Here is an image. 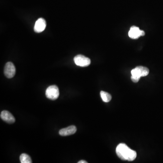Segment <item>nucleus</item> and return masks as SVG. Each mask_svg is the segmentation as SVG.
Wrapping results in <instances>:
<instances>
[{
    "label": "nucleus",
    "instance_id": "1",
    "mask_svg": "<svg viewBox=\"0 0 163 163\" xmlns=\"http://www.w3.org/2000/svg\"><path fill=\"white\" fill-rule=\"evenodd\" d=\"M116 153L119 158L123 160L132 161L137 158V152L130 149L125 144H119L116 148Z\"/></svg>",
    "mask_w": 163,
    "mask_h": 163
},
{
    "label": "nucleus",
    "instance_id": "2",
    "mask_svg": "<svg viewBox=\"0 0 163 163\" xmlns=\"http://www.w3.org/2000/svg\"><path fill=\"white\" fill-rule=\"evenodd\" d=\"M47 98L51 100L57 99L59 95V89L56 85H51L47 88L46 92Z\"/></svg>",
    "mask_w": 163,
    "mask_h": 163
},
{
    "label": "nucleus",
    "instance_id": "3",
    "mask_svg": "<svg viewBox=\"0 0 163 163\" xmlns=\"http://www.w3.org/2000/svg\"><path fill=\"white\" fill-rule=\"evenodd\" d=\"M149 70L147 68L143 66H138L133 69L131 71L132 76L140 78L141 77L147 76Z\"/></svg>",
    "mask_w": 163,
    "mask_h": 163
},
{
    "label": "nucleus",
    "instance_id": "4",
    "mask_svg": "<svg viewBox=\"0 0 163 163\" xmlns=\"http://www.w3.org/2000/svg\"><path fill=\"white\" fill-rule=\"evenodd\" d=\"M74 61L76 65L82 67L88 66L91 63L90 58L81 54L76 56L74 58Z\"/></svg>",
    "mask_w": 163,
    "mask_h": 163
},
{
    "label": "nucleus",
    "instance_id": "5",
    "mask_svg": "<svg viewBox=\"0 0 163 163\" xmlns=\"http://www.w3.org/2000/svg\"><path fill=\"white\" fill-rule=\"evenodd\" d=\"M16 69L14 64L11 62H7L4 68V74L8 78H12L16 74Z\"/></svg>",
    "mask_w": 163,
    "mask_h": 163
},
{
    "label": "nucleus",
    "instance_id": "6",
    "mask_svg": "<svg viewBox=\"0 0 163 163\" xmlns=\"http://www.w3.org/2000/svg\"><path fill=\"white\" fill-rule=\"evenodd\" d=\"M144 31L140 30L138 27L135 26L131 27L128 33L129 36L133 39H138L140 37L144 36Z\"/></svg>",
    "mask_w": 163,
    "mask_h": 163
},
{
    "label": "nucleus",
    "instance_id": "7",
    "mask_svg": "<svg viewBox=\"0 0 163 163\" xmlns=\"http://www.w3.org/2000/svg\"><path fill=\"white\" fill-rule=\"evenodd\" d=\"M46 23L45 19L40 18L38 19L34 26V31L36 33H41L45 30Z\"/></svg>",
    "mask_w": 163,
    "mask_h": 163
},
{
    "label": "nucleus",
    "instance_id": "8",
    "mask_svg": "<svg viewBox=\"0 0 163 163\" xmlns=\"http://www.w3.org/2000/svg\"><path fill=\"white\" fill-rule=\"evenodd\" d=\"M1 118L5 122L9 124L15 122V119L14 116L7 111H3L1 113Z\"/></svg>",
    "mask_w": 163,
    "mask_h": 163
},
{
    "label": "nucleus",
    "instance_id": "9",
    "mask_svg": "<svg viewBox=\"0 0 163 163\" xmlns=\"http://www.w3.org/2000/svg\"><path fill=\"white\" fill-rule=\"evenodd\" d=\"M77 131V128L75 126H71L62 129L59 131V134L61 136H68L74 134Z\"/></svg>",
    "mask_w": 163,
    "mask_h": 163
},
{
    "label": "nucleus",
    "instance_id": "10",
    "mask_svg": "<svg viewBox=\"0 0 163 163\" xmlns=\"http://www.w3.org/2000/svg\"><path fill=\"white\" fill-rule=\"evenodd\" d=\"M101 98L103 102H108L112 99V96L109 93L104 91H101L100 93Z\"/></svg>",
    "mask_w": 163,
    "mask_h": 163
},
{
    "label": "nucleus",
    "instance_id": "11",
    "mask_svg": "<svg viewBox=\"0 0 163 163\" xmlns=\"http://www.w3.org/2000/svg\"><path fill=\"white\" fill-rule=\"evenodd\" d=\"M20 160L21 163H31V157L26 154H22L20 157Z\"/></svg>",
    "mask_w": 163,
    "mask_h": 163
},
{
    "label": "nucleus",
    "instance_id": "12",
    "mask_svg": "<svg viewBox=\"0 0 163 163\" xmlns=\"http://www.w3.org/2000/svg\"><path fill=\"white\" fill-rule=\"evenodd\" d=\"M131 79H132V81L134 83H137L138 82V81H139L140 78H138L132 76V77H131Z\"/></svg>",
    "mask_w": 163,
    "mask_h": 163
},
{
    "label": "nucleus",
    "instance_id": "13",
    "mask_svg": "<svg viewBox=\"0 0 163 163\" xmlns=\"http://www.w3.org/2000/svg\"><path fill=\"white\" fill-rule=\"evenodd\" d=\"M78 163H87L88 162L87 161H85V160H80L79 162H78Z\"/></svg>",
    "mask_w": 163,
    "mask_h": 163
}]
</instances>
